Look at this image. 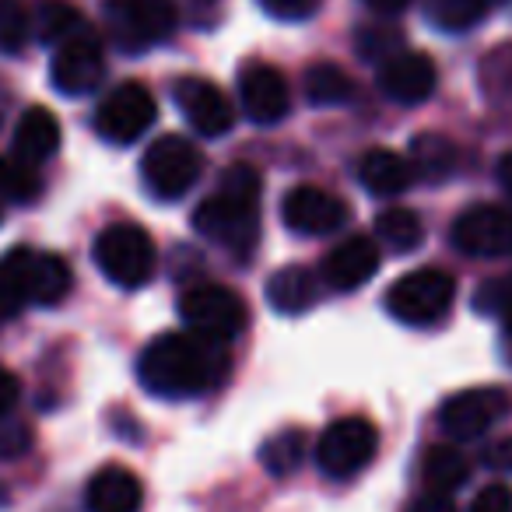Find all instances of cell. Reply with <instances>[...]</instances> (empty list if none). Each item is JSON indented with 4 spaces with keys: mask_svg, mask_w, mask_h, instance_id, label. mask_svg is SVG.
Instances as JSON below:
<instances>
[{
    "mask_svg": "<svg viewBox=\"0 0 512 512\" xmlns=\"http://www.w3.org/2000/svg\"><path fill=\"white\" fill-rule=\"evenodd\" d=\"M228 372V341L197 334H162L141 351L137 376L155 397H200L214 390Z\"/></svg>",
    "mask_w": 512,
    "mask_h": 512,
    "instance_id": "1",
    "label": "cell"
},
{
    "mask_svg": "<svg viewBox=\"0 0 512 512\" xmlns=\"http://www.w3.org/2000/svg\"><path fill=\"white\" fill-rule=\"evenodd\" d=\"M260 193H264V179L253 165H228L218 190L200 200V207L193 211V228L242 260L253 253L260 239Z\"/></svg>",
    "mask_w": 512,
    "mask_h": 512,
    "instance_id": "2",
    "label": "cell"
},
{
    "mask_svg": "<svg viewBox=\"0 0 512 512\" xmlns=\"http://www.w3.org/2000/svg\"><path fill=\"white\" fill-rule=\"evenodd\" d=\"M74 274L64 256L18 246L0 260V320L25 306H60L71 295Z\"/></svg>",
    "mask_w": 512,
    "mask_h": 512,
    "instance_id": "3",
    "label": "cell"
},
{
    "mask_svg": "<svg viewBox=\"0 0 512 512\" xmlns=\"http://www.w3.org/2000/svg\"><path fill=\"white\" fill-rule=\"evenodd\" d=\"M92 260L113 285L141 288L155 274L158 253L151 235L141 225H109L95 235Z\"/></svg>",
    "mask_w": 512,
    "mask_h": 512,
    "instance_id": "4",
    "label": "cell"
},
{
    "mask_svg": "<svg viewBox=\"0 0 512 512\" xmlns=\"http://www.w3.org/2000/svg\"><path fill=\"white\" fill-rule=\"evenodd\" d=\"M456 299V281L453 274L439 271V267H421L411 271L390 285L386 292V309L393 320L407 323V327H432L449 313Z\"/></svg>",
    "mask_w": 512,
    "mask_h": 512,
    "instance_id": "5",
    "label": "cell"
},
{
    "mask_svg": "<svg viewBox=\"0 0 512 512\" xmlns=\"http://www.w3.org/2000/svg\"><path fill=\"white\" fill-rule=\"evenodd\" d=\"M172 0H106V29L123 53H144L176 32Z\"/></svg>",
    "mask_w": 512,
    "mask_h": 512,
    "instance_id": "6",
    "label": "cell"
},
{
    "mask_svg": "<svg viewBox=\"0 0 512 512\" xmlns=\"http://www.w3.org/2000/svg\"><path fill=\"white\" fill-rule=\"evenodd\" d=\"M204 172V155L193 141L179 134H165L144 151L141 158V179L151 197L158 200H179L197 186Z\"/></svg>",
    "mask_w": 512,
    "mask_h": 512,
    "instance_id": "7",
    "label": "cell"
},
{
    "mask_svg": "<svg viewBox=\"0 0 512 512\" xmlns=\"http://www.w3.org/2000/svg\"><path fill=\"white\" fill-rule=\"evenodd\" d=\"M179 316L190 330L232 344L246 330L249 309L239 292L225 285H193L179 295Z\"/></svg>",
    "mask_w": 512,
    "mask_h": 512,
    "instance_id": "8",
    "label": "cell"
},
{
    "mask_svg": "<svg viewBox=\"0 0 512 512\" xmlns=\"http://www.w3.org/2000/svg\"><path fill=\"white\" fill-rule=\"evenodd\" d=\"M379 449V432L372 421L365 418H337L327 425L316 446V463L327 477L334 481H348V477L362 474Z\"/></svg>",
    "mask_w": 512,
    "mask_h": 512,
    "instance_id": "9",
    "label": "cell"
},
{
    "mask_svg": "<svg viewBox=\"0 0 512 512\" xmlns=\"http://www.w3.org/2000/svg\"><path fill=\"white\" fill-rule=\"evenodd\" d=\"M155 116V95L141 81H123L102 99L99 113H95V134L109 144H134L155 123Z\"/></svg>",
    "mask_w": 512,
    "mask_h": 512,
    "instance_id": "10",
    "label": "cell"
},
{
    "mask_svg": "<svg viewBox=\"0 0 512 512\" xmlns=\"http://www.w3.org/2000/svg\"><path fill=\"white\" fill-rule=\"evenodd\" d=\"M453 246L474 260H502L512 256V211L495 204L467 207L453 221Z\"/></svg>",
    "mask_w": 512,
    "mask_h": 512,
    "instance_id": "11",
    "label": "cell"
},
{
    "mask_svg": "<svg viewBox=\"0 0 512 512\" xmlns=\"http://www.w3.org/2000/svg\"><path fill=\"white\" fill-rule=\"evenodd\" d=\"M102 74H106V53H102V43L92 32L81 29L57 46L50 78L60 95L78 99V95L95 92L102 85Z\"/></svg>",
    "mask_w": 512,
    "mask_h": 512,
    "instance_id": "12",
    "label": "cell"
},
{
    "mask_svg": "<svg viewBox=\"0 0 512 512\" xmlns=\"http://www.w3.org/2000/svg\"><path fill=\"white\" fill-rule=\"evenodd\" d=\"M505 414H509V397L502 390H463L442 404L439 425L449 439L470 442V439H481Z\"/></svg>",
    "mask_w": 512,
    "mask_h": 512,
    "instance_id": "13",
    "label": "cell"
},
{
    "mask_svg": "<svg viewBox=\"0 0 512 512\" xmlns=\"http://www.w3.org/2000/svg\"><path fill=\"white\" fill-rule=\"evenodd\" d=\"M172 99H176L179 113L186 116L193 130L200 137H221L232 130L235 109L228 102V95L221 92L214 81L207 78H179L172 85Z\"/></svg>",
    "mask_w": 512,
    "mask_h": 512,
    "instance_id": "14",
    "label": "cell"
},
{
    "mask_svg": "<svg viewBox=\"0 0 512 512\" xmlns=\"http://www.w3.org/2000/svg\"><path fill=\"white\" fill-rule=\"evenodd\" d=\"M281 218L295 235H330L348 225L351 211L341 197L320 186H295L281 204Z\"/></svg>",
    "mask_w": 512,
    "mask_h": 512,
    "instance_id": "15",
    "label": "cell"
},
{
    "mask_svg": "<svg viewBox=\"0 0 512 512\" xmlns=\"http://www.w3.org/2000/svg\"><path fill=\"white\" fill-rule=\"evenodd\" d=\"M239 95L242 109L253 123L260 127H271L281 123L292 109V88L288 78L271 64H246L239 71Z\"/></svg>",
    "mask_w": 512,
    "mask_h": 512,
    "instance_id": "16",
    "label": "cell"
},
{
    "mask_svg": "<svg viewBox=\"0 0 512 512\" xmlns=\"http://www.w3.org/2000/svg\"><path fill=\"white\" fill-rule=\"evenodd\" d=\"M376 81H379V92L390 102H397V106H421V102L432 99L439 74H435V64L425 53L400 50L379 64Z\"/></svg>",
    "mask_w": 512,
    "mask_h": 512,
    "instance_id": "17",
    "label": "cell"
},
{
    "mask_svg": "<svg viewBox=\"0 0 512 512\" xmlns=\"http://www.w3.org/2000/svg\"><path fill=\"white\" fill-rule=\"evenodd\" d=\"M379 271V246L369 235H351L334 246L323 260V281L334 292H355Z\"/></svg>",
    "mask_w": 512,
    "mask_h": 512,
    "instance_id": "18",
    "label": "cell"
},
{
    "mask_svg": "<svg viewBox=\"0 0 512 512\" xmlns=\"http://www.w3.org/2000/svg\"><path fill=\"white\" fill-rule=\"evenodd\" d=\"M85 505L88 512H141L144 488L134 470H127L123 463H109L92 474L85 488Z\"/></svg>",
    "mask_w": 512,
    "mask_h": 512,
    "instance_id": "19",
    "label": "cell"
},
{
    "mask_svg": "<svg viewBox=\"0 0 512 512\" xmlns=\"http://www.w3.org/2000/svg\"><path fill=\"white\" fill-rule=\"evenodd\" d=\"M267 302L285 316L306 313V309H313L316 302H320V278L302 264L281 267V271L267 281Z\"/></svg>",
    "mask_w": 512,
    "mask_h": 512,
    "instance_id": "20",
    "label": "cell"
},
{
    "mask_svg": "<svg viewBox=\"0 0 512 512\" xmlns=\"http://www.w3.org/2000/svg\"><path fill=\"white\" fill-rule=\"evenodd\" d=\"M60 148V123L46 106H29L15 127V155L39 165Z\"/></svg>",
    "mask_w": 512,
    "mask_h": 512,
    "instance_id": "21",
    "label": "cell"
},
{
    "mask_svg": "<svg viewBox=\"0 0 512 512\" xmlns=\"http://www.w3.org/2000/svg\"><path fill=\"white\" fill-rule=\"evenodd\" d=\"M358 176H362L365 190L376 193V197H400L407 186L414 183V165L407 162L404 155L397 151H386V148H372L369 155L362 158L358 165Z\"/></svg>",
    "mask_w": 512,
    "mask_h": 512,
    "instance_id": "22",
    "label": "cell"
},
{
    "mask_svg": "<svg viewBox=\"0 0 512 512\" xmlns=\"http://www.w3.org/2000/svg\"><path fill=\"white\" fill-rule=\"evenodd\" d=\"M421 477L435 495H453L456 488L470 481V463L456 446H432L421 463Z\"/></svg>",
    "mask_w": 512,
    "mask_h": 512,
    "instance_id": "23",
    "label": "cell"
},
{
    "mask_svg": "<svg viewBox=\"0 0 512 512\" xmlns=\"http://www.w3.org/2000/svg\"><path fill=\"white\" fill-rule=\"evenodd\" d=\"M456 158H460V151H456V144L449 141V137L442 134H418L411 141V165L414 172H421L425 179H446L449 172L456 169Z\"/></svg>",
    "mask_w": 512,
    "mask_h": 512,
    "instance_id": "24",
    "label": "cell"
},
{
    "mask_svg": "<svg viewBox=\"0 0 512 512\" xmlns=\"http://www.w3.org/2000/svg\"><path fill=\"white\" fill-rule=\"evenodd\" d=\"M306 95L313 106H344L355 99V81L337 64H313L306 71Z\"/></svg>",
    "mask_w": 512,
    "mask_h": 512,
    "instance_id": "25",
    "label": "cell"
},
{
    "mask_svg": "<svg viewBox=\"0 0 512 512\" xmlns=\"http://www.w3.org/2000/svg\"><path fill=\"white\" fill-rule=\"evenodd\" d=\"M302 460H306V432H302V428H285V432L271 435V439L260 446V463H264V470L274 477L295 474Z\"/></svg>",
    "mask_w": 512,
    "mask_h": 512,
    "instance_id": "26",
    "label": "cell"
},
{
    "mask_svg": "<svg viewBox=\"0 0 512 512\" xmlns=\"http://www.w3.org/2000/svg\"><path fill=\"white\" fill-rule=\"evenodd\" d=\"M376 235L397 253H411L425 242V225L411 207H390L376 218Z\"/></svg>",
    "mask_w": 512,
    "mask_h": 512,
    "instance_id": "27",
    "label": "cell"
},
{
    "mask_svg": "<svg viewBox=\"0 0 512 512\" xmlns=\"http://www.w3.org/2000/svg\"><path fill=\"white\" fill-rule=\"evenodd\" d=\"M43 193V176L32 162L18 155L0 158V197L11 204H32Z\"/></svg>",
    "mask_w": 512,
    "mask_h": 512,
    "instance_id": "28",
    "label": "cell"
},
{
    "mask_svg": "<svg viewBox=\"0 0 512 512\" xmlns=\"http://www.w3.org/2000/svg\"><path fill=\"white\" fill-rule=\"evenodd\" d=\"M488 0H428V22L439 32H467L484 22Z\"/></svg>",
    "mask_w": 512,
    "mask_h": 512,
    "instance_id": "29",
    "label": "cell"
},
{
    "mask_svg": "<svg viewBox=\"0 0 512 512\" xmlns=\"http://www.w3.org/2000/svg\"><path fill=\"white\" fill-rule=\"evenodd\" d=\"M36 32L46 46L64 43V39H71L74 32H81V18L71 4H64V0H43V4H39V15H36Z\"/></svg>",
    "mask_w": 512,
    "mask_h": 512,
    "instance_id": "30",
    "label": "cell"
},
{
    "mask_svg": "<svg viewBox=\"0 0 512 512\" xmlns=\"http://www.w3.org/2000/svg\"><path fill=\"white\" fill-rule=\"evenodd\" d=\"M32 36V15L25 0H0V53L25 50Z\"/></svg>",
    "mask_w": 512,
    "mask_h": 512,
    "instance_id": "31",
    "label": "cell"
},
{
    "mask_svg": "<svg viewBox=\"0 0 512 512\" xmlns=\"http://www.w3.org/2000/svg\"><path fill=\"white\" fill-rule=\"evenodd\" d=\"M477 306L502 316L505 337H512V278L509 281H491V285L481 292V299H477Z\"/></svg>",
    "mask_w": 512,
    "mask_h": 512,
    "instance_id": "32",
    "label": "cell"
},
{
    "mask_svg": "<svg viewBox=\"0 0 512 512\" xmlns=\"http://www.w3.org/2000/svg\"><path fill=\"white\" fill-rule=\"evenodd\" d=\"M264 11L271 18H281V22H306L320 11L323 0H260Z\"/></svg>",
    "mask_w": 512,
    "mask_h": 512,
    "instance_id": "33",
    "label": "cell"
},
{
    "mask_svg": "<svg viewBox=\"0 0 512 512\" xmlns=\"http://www.w3.org/2000/svg\"><path fill=\"white\" fill-rule=\"evenodd\" d=\"M32 446V432L15 421H0V460H15Z\"/></svg>",
    "mask_w": 512,
    "mask_h": 512,
    "instance_id": "34",
    "label": "cell"
},
{
    "mask_svg": "<svg viewBox=\"0 0 512 512\" xmlns=\"http://www.w3.org/2000/svg\"><path fill=\"white\" fill-rule=\"evenodd\" d=\"M358 46H362L369 57H376L379 64H383V60H390L393 53H400V36L393 29H369Z\"/></svg>",
    "mask_w": 512,
    "mask_h": 512,
    "instance_id": "35",
    "label": "cell"
},
{
    "mask_svg": "<svg viewBox=\"0 0 512 512\" xmlns=\"http://www.w3.org/2000/svg\"><path fill=\"white\" fill-rule=\"evenodd\" d=\"M470 512H512V491L505 488V484H488V488L474 498Z\"/></svg>",
    "mask_w": 512,
    "mask_h": 512,
    "instance_id": "36",
    "label": "cell"
},
{
    "mask_svg": "<svg viewBox=\"0 0 512 512\" xmlns=\"http://www.w3.org/2000/svg\"><path fill=\"white\" fill-rule=\"evenodd\" d=\"M18 400H22V383H18L15 372L0 365V418H8L18 407Z\"/></svg>",
    "mask_w": 512,
    "mask_h": 512,
    "instance_id": "37",
    "label": "cell"
},
{
    "mask_svg": "<svg viewBox=\"0 0 512 512\" xmlns=\"http://www.w3.org/2000/svg\"><path fill=\"white\" fill-rule=\"evenodd\" d=\"M484 467L498 470V474H509V470H512V435L491 442L488 453H484Z\"/></svg>",
    "mask_w": 512,
    "mask_h": 512,
    "instance_id": "38",
    "label": "cell"
},
{
    "mask_svg": "<svg viewBox=\"0 0 512 512\" xmlns=\"http://www.w3.org/2000/svg\"><path fill=\"white\" fill-rule=\"evenodd\" d=\"M411 512H456V505L449 495H435V491H428L425 498H418V502L411 505Z\"/></svg>",
    "mask_w": 512,
    "mask_h": 512,
    "instance_id": "39",
    "label": "cell"
},
{
    "mask_svg": "<svg viewBox=\"0 0 512 512\" xmlns=\"http://www.w3.org/2000/svg\"><path fill=\"white\" fill-rule=\"evenodd\" d=\"M498 186L505 190V197L512 200V151H505L502 158H498Z\"/></svg>",
    "mask_w": 512,
    "mask_h": 512,
    "instance_id": "40",
    "label": "cell"
},
{
    "mask_svg": "<svg viewBox=\"0 0 512 512\" xmlns=\"http://www.w3.org/2000/svg\"><path fill=\"white\" fill-rule=\"evenodd\" d=\"M372 11H379V15H400V11L411 4V0H365Z\"/></svg>",
    "mask_w": 512,
    "mask_h": 512,
    "instance_id": "41",
    "label": "cell"
},
{
    "mask_svg": "<svg viewBox=\"0 0 512 512\" xmlns=\"http://www.w3.org/2000/svg\"><path fill=\"white\" fill-rule=\"evenodd\" d=\"M505 355H509V362H512V337H505Z\"/></svg>",
    "mask_w": 512,
    "mask_h": 512,
    "instance_id": "42",
    "label": "cell"
},
{
    "mask_svg": "<svg viewBox=\"0 0 512 512\" xmlns=\"http://www.w3.org/2000/svg\"><path fill=\"white\" fill-rule=\"evenodd\" d=\"M498 4H505V0H488V8H498Z\"/></svg>",
    "mask_w": 512,
    "mask_h": 512,
    "instance_id": "43",
    "label": "cell"
},
{
    "mask_svg": "<svg viewBox=\"0 0 512 512\" xmlns=\"http://www.w3.org/2000/svg\"><path fill=\"white\" fill-rule=\"evenodd\" d=\"M200 4H211V0H200Z\"/></svg>",
    "mask_w": 512,
    "mask_h": 512,
    "instance_id": "44",
    "label": "cell"
},
{
    "mask_svg": "<svg viewBox=\"0 0 512 512\" xmlns=\"http://www.w3.org/2000/svg\"><path fill=\"white\" fill-rule=\"evenodd\" d=\"M0 221H4V211H0Z\"/></svg>",
    "mask_w": 512,
    "mask_h": 512,
    "instance_id": "45",
    "label": "cell"
}]
</instances>
